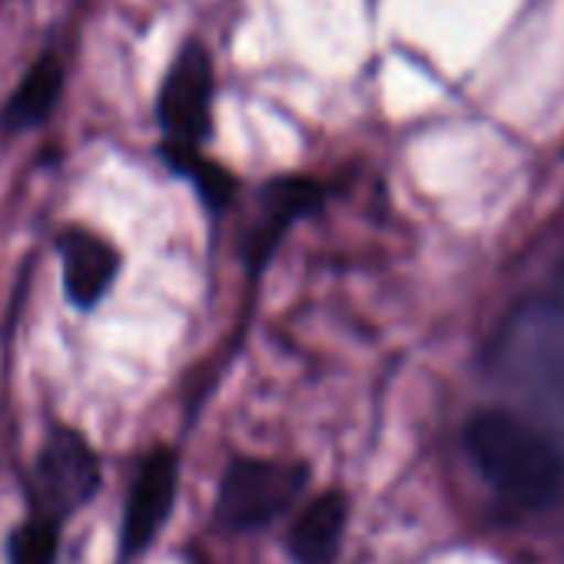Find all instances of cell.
<instances>
[{
    "label": "cell",
    "instance_id": "cell-1",
    "mask_svg": "<svg viewBox=\"0 0 564 564\" xmlns=\"http://www.w3.org/2000/svg\"><path fill=\"white\" fill-rule=\"evenodd\" d=\"M465 445L491 488L518 508H544L561 485L554 445L511 412H478L465 429Z\"/></svg>",
    "mask_w": 564,
    "mask_h": 564
},
{
    "label": "cell",
    "instance_id": "cell-2",
    "mask_svg": "<svg viewBox=\"0 0 564 564\" xmlns=\"http://www.w3.org/2000/svg\"><path fill=\"white\" fill-rule=\"evenodd\" d=\"M213 61L199 41H186L173 57L160 97H156V120L166 133L163 143L196 150L209 137L213 123Z\"/></svg>",
    "mask_w": 564,
    "mask_h": 564
},
{
    "label": "cell",
    "instance_id": "cell-3",
    "mask_svg": "<svg viewBox=\"0 0 564 564\" xmlns=\"http://www.w3.org/2000/svg\"><path fill=\"white\" fill-rule=\"evenodd\" d=\"M100 488V462L84 435L74 429H54L31 475V501L37 508L34 518L64 521L77 508H84Z\"/></svg>",
    "mask_w": 564,
    "mask_h": 564
},
{
    "label": "cell",
    "instance_id": "cell-4",
    "mask_svg": "<svg viewBox=\"0 0 564 564\" xmlns=\"http://www.w3.org/2000/svg\"><path fill=\"white\" fill-rule=\"evenodd\" d=\"M306 485V468L293 462L236 458L219 485V514L229 528H256L286 511Z\"/></svg>",
    "mask_w": 564,
    "mask_h": 564
},
{
    "label": "cell",
    "instance_id": "cell-5",
    "mask_svg": "<svg viewBox=\"0 0 564 564\" xmlns=\"http://www.w3.org/2000/svg\"><path fill=\"white\" fill-rule=\"evenodd\" d=\"M176 455L170 448H156L143 458L137 481L127 498V518H123V551L137 554L143 551L160 524L166 521L173 498H176Z\"/></svg>",
    "mask_w": 564,
    "mask_h": 564
},
{
    "label": "cell",
    "instance_id": "cell-6",
    "mask_svg": "<svg viewBox=\"0 0 564 564\" xmlns=\"http://www.w3.org/2000/svg\"><path fill=\"white\" fill-rule=\"evenodd\" d=\"M64 259V290L67 300L80 310H90L104 300L110 282L117 279L120 256L117 249L84 226H70L57 239Z\"/></svg>",
    "mask_w": 564,
    "mask_h": 564
},
{
    "label": "cell",
    "instance_id": "cell-7",
    "mask_svg": "<svg viewBox=\"0 0 564 564\" xmlns=\"http://www.w3.org/2000/svg\"><path fill=\"white\" fill-rule=\"evenodd\" d=\"M67 87V67L57 51H41L21 84L11 90V97L0 107V130L4 133H24L51 120Z\"/></svg>",
    "mask_w": 564,
    "mask_h": 564
},
{
    "label": "cell",
    "instance_id": "cell-8",
    "mask_svg": "<svg viewBox=\"0 0 564 564\" xmlns=\"http://www.w3.org/2000/svg\"><path fill=\"white\" fill-rule=\"evenodd\" d=\"M346 518H349V505L339 491H326L319 495L296 521L293 528V554L300 564H329L336 547H339V538H343V528H346Z\"/></svg>",
    "mask_w": 564,
    "mask_h": 564
},
{
    "label": "cell",
    "instance_id": "cell-9",
    "mask_svg": "<svg viewBox=\"0 0 564 564\" xmlns=\"http://www.w3.org/2000/svg\"><path fill=\"white\" fill-rule=\"evenodd\" d=\"M323 199V189L310 180H282L269 189V209H265V219L262 226L252 232L249 239V256H252V265H259L269 252H272V242L279 239V232L286 229L300 213L313 209L316 203Z\"/></svg>",
    "mask_w": 564,
    "mask_h": 564
},
{
    "label": "cell",
    "instance_id": "cell-10",
    "mask_svg": "<svg viewBox=\"0 0 564 564\" xmlns=\"http://www.w3.org/2000/svg\"><path fill=\"white\" fill-rule=\"evenodd\" d=\"M61 544V521L31 518L11 538V564H54Z\"/></svg>",
    "mask_w": 564,
    "mask_h": 564
},
{
    "label": "cell",
    "instance_id": "cell-11",
    "mask_svg": "<svg viewBox=\"0 0 564 564\" xmlns=\"http://www.w3.org/2000/svg\"><path fill=\"white\" fill-rule=\"evenodd\" d=\"M183 173L193 176V183L199 186L203 199H206L213 209H223V206L232 203V196H236V180H232L219 163H209V160L196 156Z\"/></svg>",
    "mask_w": 564,
    "mask_h": 564
}]
</instances>
